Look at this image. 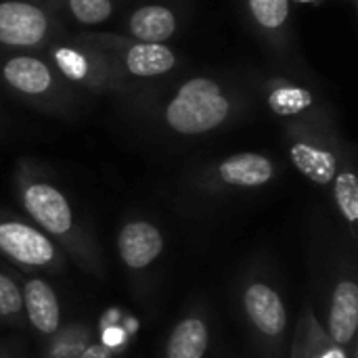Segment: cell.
I'll use <instances>...</instances> for the list:
<instances>
[{
	"mask_svg": "<svg viewBox=\"0 0 358 358\" xmlns=\"http://www.w3.org/2000/svg\"><path fill=\"white\" fill-rule=\"evenodd\" d=\"M193 0H136L122 13L117 34L149 42L170 44L191 21Z\"/></svg>",
	"mask_w": 358,
	"mask_h": 358,
	"instance_id": "9c48e42d",
	"label": "cell"
},
{
	"mask_svg": "<svg viewBox=\"0 0 358 358\" xmlns=\"http://www.w3.org/2000/svg\"><path fill=\"white\" fill-rule=\"evenodd\" d=\"M42 55L73 88L88 96H113L120 101L149 86L126 78L101 50L84 44L71 31L52 40Z\"/></svg>",
	"mask_w": 358,
	"mask_h": 358,
	"instance_id": "3957f363",
	"label": "cell"
},
{
	"mask_svg": "<svg viewBox=\"0 0 358 358\" xmlns=\"http://www.w3.org/2000/svg\"><path fill=\"white\" fill-rule=\"evenodd\" d=\"M21 298L27 319L36 327V331L52 336L61 325V306L52 287L42 279H31L23 285Z\"/></svg>",
	"mask_w": 358,
	"mask_h": 358,
	"instance_id": "2e32d148",
	"label": "cell"
},
{
	"mask_svg": "<svg viewBox=\"0 0 358 358\" xmlns=\"http://www.w3.org/2000/svg\"><path fill=\"white\" fill-rule=\"evenodd\" d=\"M67 31V23L40 0H0V50L42 52Z\"/></svg>",
	"mask_w": 358,
	"mask_h": 358,
	"instance_id": "8992f818",
	"label": "cell"
},
{
	"mask_svg": "<svg viewBox=\"0 0 358 358\" xmlns=\"http://www.w3.org/2000/svg\"><path fill=\"white\" fill-rule=\"evenodd\" d=\"M248 78L231 71H180L124 99L126 113L176 138H197L241 120L254 105Z\"/></svg>",
	"mask_w": 358,
	"mask_h": 358,
	"instance_id": "6da1fadb",
	"label": "cell"
},
{
	"mask_svg": "<svg viewBox=\"0 0 358 358\" xmlns=\"http://www.w3.org/2000/svg\"><path fill=\"white\" fill-rule=\"evenodd\" d=\"M71 34L84 44L101 50L126 78L138 84L168 80L187 67L182 55L170 44H149L105 29H71Z\"/></svg>",
	"mask_w": 358,
	"mask_h": 358,
	"instance_id": "277c9868",
	"label": "cell"
},
{
	"mask_svg": "<svg viewBox=\"0 0 358 358\" xmlns=\"http://www.w3.org/2000/svg\"><path fill=\"white\" fill-rule=\"evenodd\" d=\"M0 90L55 117L78 115L88 96L73 88L42 52L0 50Z\"/></svg>",
	"mask_w": 358,
	"mask_h": 358,
	"instance_id": "7a4b0ae2",
	"label": "cell"
},
{
	"mask_svg": "<svg viewBox=\"0 0 358 358\" xmlns=\"http://www.w3.org/2000/svg\"><path fill=\"white\" fill-rule=\"evenodd\" d=\"M241 17L260 44L285 67L298 57L292 0H237Z\"/></svg>",
	"mask_w": 358,
	"mask_h": 358,
	"instance_id": "30bf717a",
	"label": "cell"
},
{
	"mask_svg": "<svg viewBox=\"0 0 358 358\" xmlns=\"http://www.w3.org/2000/svg\"><path fill=\"white\" fill-rule=\"evenodd\" d=\"M0 254L29 268L59 264V252L48 235L4 214H0Z\"/></svg>",
	"mask_w": 358,
	"mask_h": 358,
	"instance_id": "8fae6325",
	"label": "cell"
},
{
	"mask_svg": "<svg viewBox=\"0 0 358 358\" xmlns=\"http://www.w3.org/2000/svg\"><path fill=\"white\" fill-rule=\"evenodd\" d=\"M243 306L254 327L266 338H279L287 327V313L279 294L266 283H252L245 289Z\"/></svg>",
	"mask_w": 358,
	"mask_h": 358,
	"instance_id": "5bb4252c",
	"label": "cell"
},
{
	"mask_svg": "<svg viewBox=\"0 0 358 358\" xmlns=\"http://www.w3.org/2000/svg\"><path fill=\"white\" fill-rule=\"evenodd\" d=\"M40 2H44V4H48V0H40Z\"/></svg>",
	"mask_w": 358,
	"mask_h": 358,
	"instance_id": "d4e9b609",
	"label": "cell"
},
{
	"mask_svg": "<svg viewBox=\"0 0 358 358\" xmlns=\"http://www.w3.org/2000/svg\"><path fill=\"white\" fill-rule=\"evenodd\" d=\"M23 308L21 289L15 285L13 279L0 275V317H15Z\"/></svg>",
	"mask_w": 358,
	"mask_h": 358,
	"instance_id": "ffe728a7",
	"label": "cell"
},
{
	"mask_svg": "<svg viewBox=\"0 0 358 358\" xmlns=\"http://www.w3.org/2000/svg\"><path fill=\"white\" fill-rule=\"evenodd\" d=\"M350 2H352V4H357V0H350Z\"/></svg>",
	"mask_w": 358,
	"mask_h": 358,
	"instance_id": "484cf974",
	"label": "cell"
},
{
	"mask_svg": "<svg viewBox=\"0 0 358 358\" xmlns=\"http://www.w3.org/2000/svg\"><path fill=\"white\" fill-rule=\"evenodd\" d=\"M124 0H48V6L67 23L80 29H96L99 25L111 21ZM71 29V27H69Z\"/></svg>",
	"mask_w": 358,
	"mask_h": 358,
	"instance_id": "e0dca14e",
	"label": "cell"
},
{
	"mask_svg": "<svg viewBox=\"0 0 358 358\" xmlns=\"http://www.w3.org/2000/svg\"><path fill=\"white\" fill-rule=\"evenodd\" d=\"M208 327L201 319H185L170 334L166 355L168 358H203L208 350Z\"/></svg>",
	"mask_w": 358,
	"mask_h": 358,
	"instance_id": "ac0fdd59",
	"label": "cell"
},
{
	"mask_svg": "<svg viewBox=\"0 0 358 358\" xmlns=\"http://www.w3.org/2000/svg\"><path fill=\"white\" fill-rule=\"evenodd\" d=\"M334 197L340 214L348 224H357L358 220V180L350 164L338 168L334 178Z\"/></svg>",
	"mask_w": 358,
	"mask_h": 358,
	"instance_id": "d6986e66",
	"label": "cell"
},
{
	"mask_svg": "<svg viewBox=\"0 0 358 358\" xmlns=\"http://www.w3.org/2000/svg\"><path fill=\"white\" fill-rule=\"evenodd\" d=\"M315 358H346V355H344V350L340 348V346H331V348H327L325 352H321L319 357H315Z\"/></svg>",
	"mask_w": 358,
	"mask_h": 358,
	"instance_id": "7402d4cb",
	"label": "cell"
},
{
	"mask_svg": "<svg viewBox=\"0 0 358 358\" xmlns=\"http://www.w3.org/2000/svg\"><path fill=\"white\" fill-rule=\"evenodd\" d=\"M6 128H8V117H6V113H4V109L0 105V134H4Z\"/></svg>",
	"mask_w": 358,
	"mask_h": 358,
	"instance_id": "603a6c76",
	"label": "cell"
},
{
	"mask_svg": "<svg viewBox=\"0 0 358 358\" xmlns=\"http://www.w3.org/2000/svg\"><path fill=\"white\" fill-rule=\"evenodd\" d=\"M358 327V285L346 279L340 281L334 289L331 310H329V336L331 342L340 348L348 346L355 340Z\"/></svg>",
	"mask_w": 358,
	"mask_h": 358,
	"instance_id": "9a60e30c",
	"label": "cell"
},
{
	"mask_svg": "<svg viewBox=\"0 0 358 358\" xmlns=\"http://www.w3.org/2000/svg\"><path fill=\"white\" fill-rule=\"evenodd\" d=\"M283 126L287 153L296 170L315 185H331L340 168V138L334 122H296Z\"/></svg>",
	"mask_w": 358,
	"mask_h": 358,
	"instance_id": "52a82bcc",
	"label": "cell"
},
{
	"mask_svg": "<svg viewBox=\"0 0 358 358\" xmlns=\"http://www.w3.org/2000/svg\"><path fill=\"white\" fill-rule=\"evenodd\" d=\"M277 174L275 162L258 151L233 153L220 159L210 170H203V180H212L231 189H258L268 185Z\"/></svg>",
	"mask_w": 358,
	"mask_h": 358,
	"instance_id": "7c38bea8",
	"label": "cell"
},
{
	"mask_svg": "<svg viewBox=\"0 0 358 358\" xmlns=\"http://www.w3.org/2000/svg\"><path fill=\"white\" fill-rule=\"evenodd\" d=\"M15 180L23 210L36 224H40L44 235L71 241V233L76 227L71 206L63 191L46 176H42L40 166L31 162H21Z\"/></svg>",
	"mask_w": 358,
	"mask_h": 358,
	"instance_id": "ba28073f",
	"label": "cell"
},
{
	"mask_svg": "<svg viewBox=\"0 0 358 358\" xmlns=\"http://www.w3.org/2000/svg\"><path fill=\"white\" fill-rule=\"evenodd\" d=\"M164 237L151 222H130L117 235V252L122 262L132 271H143L159 258Z\"/></svg>",
	"mask_w": 358,
	"mask_h": 358,
	"instance_id": "4fadbf2b",
	"label": "cell"
},
{
	"mask_svg": "<svg viewBox=\"0 0 358 358\" xmlns=\"http://www.w3.org/2000/svg\"><path fill=\"white\" fill-rule=\"evenodd\" d=\"M292 2H300V4H321L325 0H292Z\"/></svg>",
	"mask_w": 358,
	"mask_h": 358,
	"instance_id": "cb8c5ba5",
	"label": "cell"
},
{
	"mask_svg": "<svg viewBox=\"0 0 358 358\" xmlns=\"http://www.w3.org/2000/svg\"><path fill=\"white\" fill-rule=\"evenodd\" d=\"M254 92L262 94L268 111L283 124L296 122H334L329 103L317 88L296 71L268 69L252 78Z\"/></svg>",
	"mask_w": 358,
	"mask_h": 358,
	"instance_id": "5b68a950",
	"label": "cell"
},
{
	"mask_svg": "<svg viewBox=\"0 0 358 358\" xmlns=\"http://www.w3.org/2000/svg\"><path fill=\"white\" fill-rule=\"evenodd\" d=\"M80 358H111V352L103 344H90L82 350Z\"/></svg>",
	"mask_w": 358,
	"mask_h": 358,
	"instance_id": "44dd1931",
	"label": "cell"
}]
</instances>
